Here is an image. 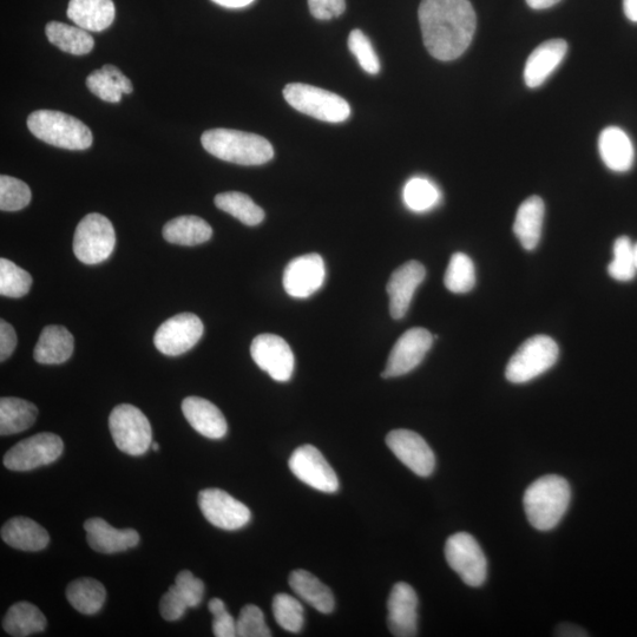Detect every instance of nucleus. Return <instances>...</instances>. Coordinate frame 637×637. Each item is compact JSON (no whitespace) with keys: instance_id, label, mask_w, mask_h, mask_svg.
<instances>
[{"instance_id":"nucleus-1","label":"nucleus","mask_w":637,"mask_h":637,"mask_svg":"<svg viewBox=\"0 0 637 637\" xmlns=\"http://www.w3.org/2000/svg\"><path fill=\"white\" fill-rule=\"evenodd\" d=\"M418 17L425 48L438 61L461 57L474 39L477 17L469 0H422Z\"/></svg>"},{"instance_id":"nucleus-2","label":"nucleus","mask_w":637,"mask_h":637,"mask_svg":"<svg viewBox=\"0 0 637 637\" xmlns=\"http://www.w3.org/2000/svg\"><path fill=\"white\" fill-rule=\"evenodd\" d=\"M201 142L210 155L241 166H261L274 156L272 144L265 137L239 130H207Z\"/></svg>"},{"instance_id":"nucleus-3","label":"nucleus","mask_w":637,"mask_h":637,"mask_svg":"<svg viewBox=\"0 0 637 637\" xmlns=\"http://www.w3.org/2000/svg\"><path fill=\"white\" fill-rule=\"evenodd\" d=\"M570 498L571 489L566 479L556 475L544 476L525 491V514L535 529H554L566 515Z\"/></svg>"},{"instance_id":"nucleus-4","label":"nucleus","mask_w":637,"mask_h":637,"mask_svg":"<svg viewBox=\"0 0 637 637\" xmlns=\"http://www.w3.org/2000/svg\"><path fill=\"white\" fill-rule=\"evenodd\" d=\"M28 128L37 139L57 148L85 150L93 144L90 128L61 111L38 110L28 117Z\"/></svg>"},{"instance_id":"nucleus-5","label":"nucleus","mask_w":637,"mask_h":637,"mask_svg":"<svg viewBox=\"0 0 637 637\" xmlns=\"http://www.w3.org/2000/svg\"><path fill=\"white\" fill-rule=\"evenodd\" d=\"M284 97L299 113L328 123L345 122L351 115L350 104L343 97L312 85L292 83L286 85Z\"/></svg>"},{"instance_id":"nucleus-6","label":"nucleus","mask_w":637,"mask_h":637,"mask_svg":"<svg viewBox=\"0 0 637 637\" xmlns=\"http://www.w3.org/2000/svg\"><path fill=\"white\" fill-rule=\"evenodd\" d=\"M558 354V346L550 337H531L511 357L505 377L512 384L531 382L556 364Z\"/></svg>"},{"instance_id":"nucleus-7","label":"nucleus","mask_w":637,"mask_h":637,"mask_svg":"<svg viewBox=\"0 0 637 637\" xmlns=\"http://www.w3.org/2000/svg\"><path fill=\"white\" fill-rule=\"evenodd\" d=\"M109 429L117 448L130 456L144 455L153 444L149 420L134 405L116 406L109 417Z\"/></svg>"},{"instance_id":"nucleus-8","label":"nucleus","mask_w":637,"mask_h":637,"mask_svg":"<svg viewBox=\"0 0 637 637\" xmlns=\"http://www.w3.org/2000/svg\"><path fill=\"white\" fill-rule=\"evenodd\" d=\"M115 246V228L104 215L91 213L78 223L74 236V253L83 264H101L114 252Z\"/></svg>"},{"instance_id":"nucleus-9","label":"nucleus","mask_w":637,"mask_h":637,"mask_svg":"<svg viewBox=\"0 0 637 637\" xmlns=\"http://www.w3.org/2000/svg\"><path fill=\"white\" fill-rule=\"evenodd\" d=\"M445 557L452 570L470 587H481L487 580L488 562L474 536L458 533L448 538Z\"/></svg>"},{"instance_id":"nucleus-10","label":"nucleus","mask_w":637,"mask_h":637,"mask_svg":"<svg viewBox=\"0 0 637 637\" xmlns=\"http://www.w3.org/2000/svg\"><path fill=\"white\" fill-rule=\"evenodd\" d=\"M64 443L55 433L43 432L19 442L4 457L12 471H30L49 465L62 456Z\"/></svg>"},{"instance_id":"nucleus-11","label":"nucleus","mask_w":637,"mask_h":637,"mask_svg":"<svg viewBox=\"0 0 637 637\" xmlns=\"http://www.w3.org/2000/svg\"><path fill=\"white\" fill-rule=\"evenodd\" d=\"M205 332L202 321L193 313H181L164 321L155 333L154 344L169 357L181 356L199 343Z\"/></svg>"},{"instance_id":"nucleus-12","label":"nucleus","mask_w":637,"mask_h":637,"mask_svg":"<svg viewBox=\"0 0 637 637\" xmlns=\"http://www.w3.org/2000/svg\"><path fill=\"white\" fill-rule=\"evenodd\" d=\"M293 475L315 490L334 494L339 489V479L317 448L302 445L293 452L288 462Z\"/></svg>"},{"instance_id":"nucleus-13","label":"nucleus","mask_w":637,"mask_h":637,"mask_svg":"<svg viewBox=\"0 0 637 637\" xmlns=\"http://www.w3.org/2000/svg\"><path fill=\"white\" fill-rule=\"evenodd\" d=\"M202 515L216 528L239 530L251 521V510L238 499L220 489H206L199 494Z\"/></svg>"},{"instance_id":"nucleus-14","label":"nucleus","mask_w":637,"mask_h":637,"mask_svg":"<svg viewBox=\"0 0 637 637\" xmlns=\"http://www.w3.org/2000/svg\"><path fill=\"white\" fill-rule=\"evenodd\" d=\"M433 339L435 337L422 327L406 331L393 346L382 377L396 378L415 370L430 351Z\"/></svg>"},{"instance_id":"nucleus-15","label":"nucleus","mask_w":637,"mask_h":637,"mask_svg":"<svg viewBox=\"0 0 637 637\" xmlns=\"http://www.w3.org/2000/svg\"><path fill=\"white\" fill-rule=\"evenodd\" d=\"M251 354L255 364L277 382L285 383L292 378L294 354L281 337L260 334L253 340Z\"/></svg>"},{"instance_id":"nucleus-16","label":"nucleus","mask_w":637,"mask_h":637,"mask_svg":"<svg viewBox=\"0 0 637 637\" xmlns=\"http://www.w3.org/2000/svg\"><path fill=\"white\" fill-rule=\"evenodd\" d=\"M386 444L400 462L420 477L432 475L436 466L435 453L417 432L394 430L386 437Z\"/></svg>"},{"instance_id":"nucleus-17","label":"nucleus","mask_w":637,"mask_h":637,"mask_svg":"<svg viewBox=\"0 0 637 637\" xmlns=\"http://www.w3.org/2000/svg\"><path fill=\"white\" fill-rule=\"evenodd\" d=\"M326 268L319 254L299 256L287 265L284 273V288L292 298L306 299L324 285Z\"/></svg>"},{"instance_id":"nucleus-18","label":"nucleus","mask_w":637,"mask_h":637,"mask_svg":"<svg viewBox=\"0 0 637 637\" xmlns=\"http://www.w3.org/2000/svg\"><path fill=\"white\" fill-rule=\"evenodd\" d=\"M387 625L397 637L417 636L418 596L410 584L399 582L391 590L387 601Z\"/></svg>"},{"instance_id":"nucleus-19","label":"nucleus","mask_w":637,"mask_h":637,"mask_svg":"<svg viewBox=\"0 0 637 637\" xmlns=\"http://www.w3.org/2000/svg\"><path fill=\"white\" fill-rule=\"evenodd\" d=\"M425 267L418 261L406 262L391 275L386 290L390 297V313L393 319H403L409 311L413 295L425 279Z\"/></svg>"},{"instance_id":"nucleus-20","label":"nucleus","mask_w":637,"mask_h":637,"mask_svg":"<svg viewBox=\"0 0 637 637\" xmlns=\"http://www.w3.org/2000/svg\"><path fill=\"white\" fill-rule=\"evenodd\" d=\"M87 541L101 554L122 553L140 543V535L134 529H116L103 518H90L84 523Z\"/></svg>"},{"instance_id":"nucleus-21","label":"nucleus","mask_w":637,"mask_h":637,"mask_svg":"<svg viewBox=\"0 0 637 637\" xmlns=\"http://www.w3.org/2000/svg\"><path fill=\"white\" fill-rule=\"evenodd\" d=\"M568 51L563 39H551L537 47L528 58L524 68V81L531 89L541 87L553 72L560 67Z\"/></svg>"},{"instance_id":"nucleus-22","label":"nucleus","mask_w":637,"mask_h":637,"mask_svg":"<svg viewBox=\"0 0 637 637\" xmlns=\"http://www.w3.org/2000/svg\"><path fill=\"white\" fill-rule=\"evenodd\" d=\"M182 412L192 428L203 437L221 439L228 431L227 420L218 406L200 397H188L182 402Z\"/></svg>"},{"instance_id":"nucleus-23","label":"nucleus","mask_w":637,"mask_h":637,"mask_svg":"<svg viewBox=\"0 0 637 637\" xmlns=\"http://www.w3.org/2000/svg\"><path fill=\"white\" fill-rule=\"evenodd\" d=\"M599 151L606 166L616 173H626L632 169L635 150L632 140L617 127H608L599 137Z\"/></svg>"},{"instance_id":"nucleus-24","label":"nucleus","mask_w":637,"mask_h":637,"mask_svg":"<svg viewBox=\"0 0 637 637\" xmlns=\"http://www.w3.org/2000/svg\"><path fill=\"white\" fill-rule=\"evenodd\" d=\"M116 9L113 0H70L68 17L80 28L101 32L115 21Z\"/></svg>"},{"instance_id":"nucleus-25","label":"nucleus","mask_w":637,"mask_h":637,"mask_svg":"<svg viewBox=\"0 0 637 637\" xmlns=\"http://www.w3.org/2000/svg\"><path fill=\"white\" fill-rule=\"evenodd\" d=\"M2 538L10 547L24 551H41L50 542L48 531L28 517H15L6 522Z\"/></svg>"},{"instance_id":"nucleus-26","label":"nucleus","mask_w":637,"mask_h":637,"mask_svg":"<svg viewBox=\"0 0 637 637\" xmlns=\"http://www.w3.org/2000/svg\"><path fill=\"white\" fill-rule=\"evenodd\" d=\"M74 337L63 326L44 328L35 347L34 358L39 364L59 365L69 360L74 353Z\"/></svg>"},{"instance_id":"nucleus-27","label":"nucleus","mask_w":637,"mask_h":637,"mask_svg":"<svg viewBox=\"0 0 637 637\" xmlns=\"http://www.w3.org/2000/svg\"><path fill=\"white\" fill-rule=\"evenodd\" d=\"M544 213V202L540 196L529 197L517 210L514 233L527 251H533L540 244Z\"/></svg>"},{"instance_id":"nucleus-28","label":"nucleus","mask_w":637,"mask_h":637,"mask_svg":"<svg viewBox=\"0 0 637 637\" xmlns=\"http://www.w3.org/2000/svg\"><path fill=\"white\" fill-rule=\"evenodd\" d=\"M290 586L300 599L304 600L318 612L331 614L336 606L332 590L318 577L306 570H294L290 576Z\"/></svg>"},{"instance_id":"nucleus-29","label":"nucleus","mask_w":637,"mask_h":637,"mask_svg":"<svg viewBox=\"0 0 637 637\" xmlns=\"http://www.w3.org/2000/svg\"><path fill=\"white\" fill-rule=\"evenodd\" d=\"M212 236L209 223L194 215L179 216L163 227V238L173 245L197 246L205 244Z\"/></svg>"},{"instance_id":"nucleus-30","label":"nucleus","mask_w":637,"mask_h":637,"mask_svg":"<svg viewBox=\"0 0 637 637\" xmlns=\"http://www.w3.org/2000/svg\"><path fill=\"white\" fill-rule=\"evenodd\" d=\"M38 410L28 400L4 397L0 399V435L23 432L35 424Z\"/></svg>"},{"instance_id":"nucleus-31","label":"nucleus","mask_w":637,"mask_h":637,"mask_svg":"<svg viewBox=\"0 0 637 637\" xmlns=\"http://www.w3.org/2000/svg\"><path fill=\"white\" fill-rule=\"evenodd\" d=\"M47 623L44 614L34 604L18 602L8 610L3 628L11 636L26 637L43 632Z\"/></svg>"},{"instance_id":"nucleus-32","label":"nucleus","mask_w":637,"mask_h":637,"mask_svg":"<svg viewBox=\"0 0 637 637\" xmlns=\"http://www.w3.org/2000/svg\"><path fill=\"white\" fill-rule=\"evenodd\" d=\"M45 34H47L50 43L71 55H87L94 49L93 36L80 26L50 22L45 28Z\"/></svg>"},{"instance_id":"nucleus-33","label":"nucleus","mask_w":637,"mask_h":637,"mask_svg":"<svg viewBox=\"0 0 637 637\" xmlns=\"http://www.w3.org/2000/svg\"><path fill=\"white\" fill-rule=\"evenodd\" d=\"M67 597L77 612L94 615L102 609L107 599V590L101 582L84 577L69 584Z\"/></svg>"},{"instance_id":"nucleus-34","label":"nucleus","mask_w":637,"mask_h":637,"mask_svg":"<svg viewBox=\"0 0 637 637\" xmlns=\"http://www.w3.org/2000/svg\"><path fill=\"white\" fill-rule=\"evenodd\" d=\"M215 206L246 226H258L265 219L264 209L244 193L228 192L216 195Z\"/></svg>"},{"instance_id":"nucleus-35","label":"nucleus","mask_w":637,"mask_h":637,"mask_svg":"<svg viewBox=\"0 0 637 637\" xmlns=\"http://www.w3.org/2000/svg\"><path fill=\"white\" fill-rule=\"evenodd\" d=\"M403 197L407 208L417 213L429 212L442 200L441 190L425 177H413L407 182Z\"/></svg>"},{"instance_id":"nucleus-36","label":"nucleus","mask_w":637,"mask_h":637,"mask_svg":"<svg viewBox=\"0 0 637 637\" xmlns=\"http://www.w3.org/2000/svg\"><path fill=\"white\" fill-rule=\"evenodd\" d=\"M445 287L452 293L464 294L472 291L476 285L474 262L464 253L451 256L444 277Z\"/></svg>"},{"instance_id":"nucleus-37","label":"nucleus","mask_w":637,"mask_h":637,"mask_svg":"<svg viewBox=\"0 0 637 637\" xmlns=\"http://www.w3.org/2000/svg\"><path fill=\"white\" fill-rule=\"evenodd\" d=\"M32 286L31 275L8 259L0 260V294L19 299L28 294Z\"/></svg>"},{"instance_id":"nucleus-38","label":"nucleus","mask_w":637,"mask_h":637,"mask_svg":"<svg viewBox=\"0 0 637 637\" xmlns=\"http://www.w3.org/2000/svg\"><path fill=\"white\" fill-rule=\"evenodd\" d=\"M273 613L278 625L286 632L299 633L305 623L302 604L292 595L278 594L273 600Z\"/></svg>"},{"instance_id":"nucleus-39","label":"nucleus","mask_w":637,"mask_h":637,"mask_svg":"<svg viewBox=\"0 0 637 637\" xmlns=\"http://www.w3.org/2000/svg\"><path fill=\"white\" fill-rule=\"evenodd\" d=\"M636 272L634 244L627 236H621L615 241L614 259L608 266V273L613 279L626 282L633 280Z\"/></svg>"},{"instance_id":"nucleus-40","label":"nucleus","mask_w":637,"mask_h":637,"mask_svg":"<svg viewBox=\"0 0 637 637\" xmlns=\"http://www.w3.org/2000/svg\"><path fill=\"white\" fill-rule=\"evenodd\" d=\"M31 189L16 177L0 176V209L3 212H18L29 205Z\"/></svg>"},{"instance_id":"nucleus-41","label":"nucleus","mask_w":637,"mask_h":637,"mask_svg":"<svg viewBox=\"0 0 637 637\" xmlns=\"http://www.w3.org/2000/svg\"><path fill=\"white\" fill-rule=\"evenodd\" d=\"M348 49L358 59L360 67L370 75H377L380 71L379 58L372 47V43L363 31L353 30L348 37Z\"/></svg>"},{"instance_id":"nucleus-42","label":"nucleus","mask_w":637,"mask_h":637,"mask_svg":"<svg viewBox=\"0 0 637 637\" xmlns=\"http://www.w3.org/2000/svg\"><path fill=\"white\" fill-rule=\"evenodd\" d=\"M236 635L240 637H269V630L265 615L259 607L247 604L241 609L239 619L236 621Z\"/></svg>"},{"instance_id":"nucleus-43","label":"nucleus","mask_w":637,"mask_h":637,"mask_svg":"<svg viewBox=\"0 0 637 637\" xmlns=\"http://www.w3.org/2000/svg\"><path fill=\"white\" fill-rule=\"evenodd\" d=\"M87 87L102 101L109 103H118L122 100V91L114 81L113 77L101 70H95L87 78Z\"/></svg>"},{"instance_id":"nucleus-44","label":"nucleus","mask_w":637,"mask_h":637,"mask_svg":"<svg viewBox=\"0 0 637 637\" xmlns=\"http://www.w3.org/2000/svg\"><path fill=\"white\" fill-rule=\"evenodd\" d=\"M175 586L185 597L189 608L200 606L205 595V583L197 579L190 571L183 570L176 576Z\"/></svg>"},{"instance_id":"nucleus-45","label":"nucleus","mask_w":637,"mask_h":637,"mask_svg":"<svg viewBox=\"0 0 637 637\" xmlns=\"http://www.w3.org/2000/svg\"><path fill=\"white\" fill-rule=\"evenodd\" d=\"M209 612L214 617L213 633L216 637H235L236 621L234 617L227 612L226 604L220 599H213L208 604Z\"/></svg>"},{"instance_id":"nucleus-46","label":"nucleus","mask_w":637,"mask_h":637,"mask_svg":"<svg viewBox=\"0 0 637 637\" xmlns=\"http://www.w3.org/2000/svg\"><path fill=\"white\" fill-rule=\"evenodd\" d=\"M188 604L185 597L180 593L179 588L170 587L166 594L162 596L160 602V612L164 620L173 622L180 620L187 612Z\"/></svg>"},{"instance_id":"nucleus-47","label":"nucleus","mask_w":637,"mask_h":637,"mask_svg":"<svg viewBox=\"0 0 637 637\" xmlns=\"http://www.w3.org/2000/svg\"><path fill=\"white\" fill-rule=\"evenodd\" d=\"M308 8L313 17L319 21H330L343 15L346 2L345 0H308Z\"/></svg>"},{"instance_id":"nucleus-48","label":"nucleus","mask_w":637,"mask_h":637,"mask_svg":"<svg viewBox=\"0 0 637 637\" xmlns=\"http://www.w3.org/2000/svg\"><path fill=\"white\" fill-rule=\"evenodd\" d=\"M17 346V336L13 328L5 320L0 321V360L5 361L12 356Z\"/></svg>"},{"instance_id":"nucleus-49","label":"nucleus","mask_w":637,"mask_h":637,"mask_svg":"<svg viewBox=\"0 0 637 637\" xmlns=\"http://www.w3.org/2000/svg\"><path fill=\"white\" fill-rule=\"evenodd\" d=\"M102 70L105 74H108L110 77L114 78V81L117 83L118 87H120L123 94H131L134 91L133 83L130 82L129 78L122 74V71L114 65H104Z\"/></svg>"},{"instance_id":"nucleus-50","label":"nucleus","mask_w":637,"mask_h":637,"mask_svg":"<svg viewBox=\"0 0 637 637\" xmlns=\"http://www.w3.org/2000/svg\"><path fill=\"white\" fill-rule=\"evenodd\" d=\"M557 636H567V637H580V636H588L586 632L579 626L570 625V623H564L556 630Z\"/></svg>"},{"instance_id":"nucleus-51","label":"nucleus","mask_w":637,"mask_h":637,"mask_svg":"<svg viewBox=\"0 0 637 637\" xmlns=\"http://www.w3.org/2000/svg\"><path fill=\"white\" fill-rule=\"evenodd\" d=\"M212 2L227 9H242L251 5L254 0H212Z\"/></svg>"},{"instance_id":"nucleus-52","label":"nucleus","mask_w":637,"mask_h":637,"mask_svg":"<svg viewBox=\"0 0 637 637\" xmlns=\"http://www.w3.org/2000/svg\"><path fill=\"white\" fill-rule=\"evenodd\" d=\"M623 10L630 22L637 23V0H623Z\"/></svg>"},{"instance_id":"nucleus-53","label":"nucleus","mask_w":637,"mask_h":637,"mask_svg":"<svg viewBox=\"0 0 637 637\" xmlns=\"http://www.w3.org/2000/svg\"><path fill=\"white\" fill-rule=\"evenodd\" d=\"M560 2L561 0H527V4L530 6L531 9L534 10L549 9L551 8V6H554Z\"/></svg>"},{"instance_id":"nucleus-54","label":"nucleus","mask_w":637,"mask_h":637,"mask_svg":"<svg viewBox=\"0 0 637 637\" xmlns=\"http://www.w3.org/2000/svg\"><path fill=\"white\" fill-rule=\"evenodd\" d=\"M634 258H635V265L637 269V242L636 244H634Z\"/></svg>"},{"instance_id":"nucleus-55","label":"nucleus","mask_w":637,"mask_h":637,"mask_svg":"<svg viewBox=\"0 0 637 637\" xmlns=\"http://www.w3.org/2000/svg\"><path fill=\"white\" fill-rule=\"evenodd\" d=\"M151 448H153L154 451H159L160 450V445H159V443H153V444H151Z\"/></svg>"}]
</instances>
